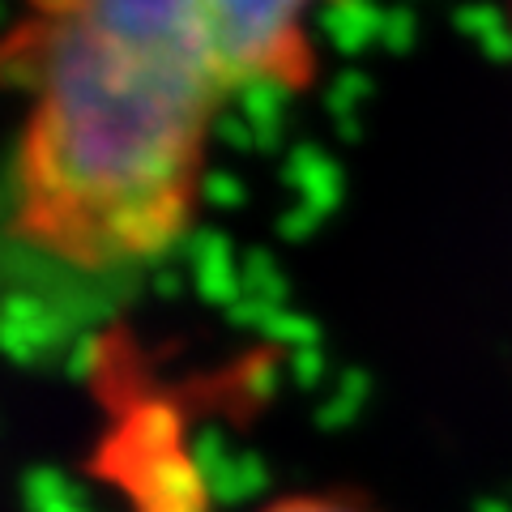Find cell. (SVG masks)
Listing matches in <instances>:
<instances>
[{
	"mask_svg": "<svg viewBox=\"0 0 512 512\" xmlns=\"http://www.w3.org/2000/svg\"><path fill=\"white\" fill-rule=\"evenodd\" d=\"M312 77L299 5H35L0 35V86L26 99L0 171L5 261L86 295L154 274L201 218L227 103Z\"/></svg>",
	"mask_w": 512,
	"mask_h": 512,
	"instance_id": "6da1fadb",
	"label": "cell"
},
{
	"mask_svg": "<svg viewBox=\"0 0 512 512\" xmlns=\"http://www.w3.org/2000/svg\"><path fill=\"white\" fill-rule=\"evenodd\" d=\"M261 512H367V508L342 500V495H286V500L265 504Z\"/></svg>",
	"mask_w": 512,
	"mask_h": 512,
	"instance_id": "7a4b0ae2",
	"label": "cell"
}]
</instances>
